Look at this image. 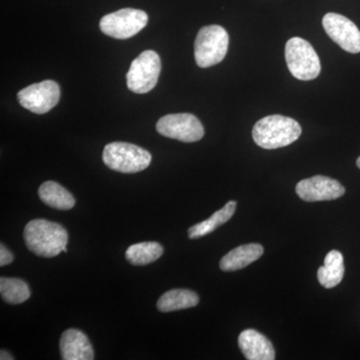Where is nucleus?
Masks as SVG:
<instances>
[{
  "mask_svg": "<svg viewBox=\"0 0 360 360\" xmlns=\"http://www.w3.org/2000/svg\"><path fill=\"white\" fill-rule=\"evenodd\" d=\"M40 200L44 205L58 210H70L75 207L72 194L56 181H46L39 189Z\"/></svg>",
  "mask_w": 360,
  "mask_h": 360,
  "instance_id": "obj_15",
  "label": "nucleus"
},
{
  "mask_svg": "<svg viewBox=\"0 0 360 360\" xmlns=\"http://www.w3.org/2000/svg\"><path fill=\"white\" fill-rule=\"evenodd\" d=\"M356 165H357V167H359L360 169V156L359 158H357Z\"/></svg>",
  "mask_w": 360,
  "mask_h": 360,
  "instance_id": "obj_23",
  "label": "nucleus"
},
{
  "mask_svg": "<svg viewBox=\"0 0 360 360\" xmlns=\"http://www.w3.org/2000/svg\"><path fill=\"white\" fill-rule=\"evenodd\" d=\"M60 98V87L53 80H44L30 85L18 94V103L25 110L37 115H44L51 110Z\"/></svg>",
  "mask_w": 360,
  "mask_h": 360,
  "instance_id": "obj_9",
  "label": "nucleus"
},
{
  "mask_svg": "<svg viewBox=\"0 0 360 360\" xmlns=\"http://www.w3.org/2000/svg\"><path fill=\"white\" fill-rule=\"evenodd\" d=\"M322 25L336 44L349 53L360 52V32L357 26L341 14L329 13L324 15Z\"/></svg>",
  "mask_w": 360,
  "mask_h": 360,
  "instance_id": "obj_10",
  "label": "nucleus"
},
{
  "mask_svg": "<svg viewBox=\"0 0 360 360\" xmlns=\"http://www.w3.org/2000/svg\"><path fill=\"white\" fill-rule=\"evenodd\" d=\"M0 359L1 360H13L14 357L11 354L6 352V350L2 349L0 352Z\"/></svg>",
  "mask_w": 360,
  "mask_h": 360,
  "instance_id": "obj_22",
  "label": "nucleus"
},
{
  "mask_svg": "<svg viewBox=\"0 0 360 360\" xmlns=\"http://www.w3.org/2000/svg\"><path fill=\"white\" fill-rule=\"evenodd\" d=\"M295 191L297 195L307 202L335 200L345 193V187L338 180L322 175L302 180Z\"/></svg>",
  "mask_w": 360,
  "mask_h": 360,
  "instance_id": "obj_11",
  "label": "nucleus"
},
{
  "mask_svg": "<svg viewBox=\"0 0 360 360\" xmlns=\"http://www.w3.org/2000/svg\"><path fill=\"white\" fill-rule=\"evenodd\" d=\"M63 360H92L94 352L91 343L82 331L70 328L65 330L59 341Z\"/></svg>",
  "mask_w": 360,
  "mask_h": 360,
  "instance_id": "obj_12",
  "label": "nucleus"
},
{
  "mask_svg": "<svg viewBox=\"0 0 360 360\" xmlns=\"http://www.w3.org/2000/svg\"><path fill=\"white\" fill-rule=\"evenodd\" d=\"M345 276V264L341 252L331 250L324 258L323 266L319 267L317 278L323 288H333L342 281Z\"/></svg>",
  "mask_w": 360,
  "mask_h": 360,
  "instance_id": "obj_16",
  "label": "nucleus"
},
{
  "mask_svg": "<svg viewBox=\"0 0 360 360\" xmlns=\"http://www.w3.org/2000/svg\"><path fill=\"white\" fill-rule=\"evenodd\" d=\"M229 33L222 26L208 25L201 28L194 42V58L201 68L219 65L229 49Z\"/></svg>",
  "mask_w": 360,
  "mask_h": 360,
  "instance_id": "obj_4",
  "label": "nucleus"
},
{
  "mask_svg": "<svg viewBox=\"0 0 360 360\" xmlns=\"http://www.w3.org/2000/svg\"><path fill=\"white\" fill-rule=\"evenodd\" d=\"M198 302H200V297L193 291L172 290L160 296L156 307L161 312H172L191 309V307H196Z\"/></svg>",
  "mask_w": 360,
  "mask_h": 360,
  "instance_id": "obj_17",
  "label": "nucleus"
},
{
  "mask_svg": "<svg viewBox=\"0 0 360 360\" xmlns=\"http://www.w3.org/2000/svg\"><path fill=\"white\" fill-rule=\"evenodd\" d=\"M285 59L291 75L303 82L314 79L321 73L319 56L312 45L300 37H293L285 45Z\"/></svg>",
  "mask_w": 360,
  "mask_h": 360,
  "instance_id": "obj_5",
  "label": "nucleus"
},
{
  "mask_svg": "<svg viewBox=\"0 0 360 360\" xmlns=\"http://www.w3.org/2000/svg\"><path fill=\"white\" fill-rule=\"evenodd\" d=\"M236 205H238L236 201H229V202L224 205V208L217 210L210 219L200 222V224L191 226V229H188L189 238L196 239L202 238V236L212 233V232L214 231L220 225L226 224V222L233 217L234 212H236Z\"/></svg>",
  "mask_w": 360,
  "mask_h": 360,
  "instance_id": "obj_18",
  "label": "nucleus"
},
{
  "mask_svg": "<svg viewBox=\"0 0 360 360\" xmlns=\"http://www.w3.org/2000/svg\"><path fill=\"white\" fill-rule=\"evenodd\" d=\"M264 255V248L258 243L243 245L229 251L220 260V269L224 271H236L257 262Z\"/></svg>",
  "mask_w": 360,
  "mask_h": 360,
  "instance_id": "obj_14",
  "label": "nucleus"
},
{
  "mask_svg": "<svg viewBox=\"0 0 360 360\" xmlns=\"http://www.w3.org/2000/svg\"><path fill=\"white\" fill-rule=\"evenodd\" d=\"M158 134L182 142L200 141L205 129L198 117L191 113H176L161 117L156 123Z\"/></svg>",
  "mask_w": 360,
  "mask_h": 360,
  "instance_id": "obj_8",
  "label": "nucleus"
},
{
  "mask_svg": "<svg viewBox=\"0 0 360 360\" xmlns=\"http://www.w3.org/2000/svg\"><path fill=\"white\" fill-rule=\"evenodd\" d=\"M13 262V255L4 245H0V266H6Z\"/></svg>",
  "mask_w": 360,
  "mask_h": 360,
  "instance_id": "obj_21",
  "label": "nucleus"
},
{
  "mask_svg": "<svg viewBox=\"0 0 360 360\" xmlns=\"http://www.w3.org/2000/svg\"><path fill=\"white\" fill-rule=\"evenodd\" d=\"M0 295L9 304H20L30 297V288L25 281L20 278H0Z\"/></svg>",
  "mask_w": 360,
  "mask_h": 360,
  "instance_id": "obj_20",
  "label": "nucleus"
},
{
  "mask_svg": "<svg viewBox=\"0 0 360 360\" xmlns=\"http://www.w3.org/2000/svg\"><path fill=\"white\" fill-rule=\"evenodd\" d=\"M104 165L122 174H136L149 167L151 155L146 149L127 143L112 142L103 149Z\"/></svg>",
  "mask_w": 360,
  "mask_h": 360,
  "instance_id": "obj_3",
  "label": "nucleus"
},
{
  "mask_svg": "<svg viewBox=\"0 0 360 360\" xmlns=\"http://www.w3.org/2000/svg\"><path fill=\"white\" fill-rule=\"evenodd\" d=\"M160 70V56L153 51L142 52L130 65L127 75V87L135 94H148L158 84Z\"/></svg>",
  "mask_w": 360,
  "mask_h": 360,
  "instance_id": "obj_6",
  "label": "nucleus"
},
{
  "mask_svg": "<svg viewBox=\"0 0 360 360\" xmlns=\"http://www.w3.org/2000/svg\"><path fill=\"white\" fill-rule=\"evenodd\" d=\"M302 127L292 118L269 115L257 122L252 129L253 141L264 149H276L290 146L302 135Z\"/></svg>",
  "mask_w": 360,
  "mask_h": 360,
  "instance_id": "obj_2",
  "label": "nucleus"
},
{
  "mask_svg": "<svg viewBox=\"0 0 360 360\" xmlns=\"http://www.w3.org/2000/svg\"><path fill=\"white\" fill-rule=\"evenodd\" d=\"M148 15L139 9L123 8L101 18V32L116 39H127L134 37L146 27Z\"/></svg>",
  "mask_w": 360,
  "mask_h": 360,
  "instance_id": "obj_7",
  "label": "nucleus"
},
{
  "mask_svg": "<svg viewBox=\"0 0 360 360\" xmlns=\"http://www.w3.org/2000/svg\"><path fill=\"white\" fill-rule=\"evenodd\" d=\"M26 248L40 257H58L68 252V233L63 225L46 219H33L23 232Z\"/></svg>",
  "mask_w": 360,
  "mask_h": 360,
  "instance_id": "obj_1",
  "label": "nucleus"
},
{
  "mask_svg": "<svg viewBox=\"0 0 360 360\" xmlns=\"http://www.w3.org/2000/svg\"><path fill=\"white\" fill-rule=\"evenodd\" d=\"M163 255V248L158 243H141L129 246L125 258L130 264L142 266L156 262Z\"/></svg>",
  "mask_w": 360,
  "mask_h": 360,
  "instance_id": "obj_19",
  "label": "nucleus"
},
{
  "mask_svg": "<svg viewBox=\"0 0 360 360\" xmlns=\"http://www.w3.org/2000/svg\"><path fill=\"white\" fill-rule=\"evenodd\" d=\"M238 345L246 359H276V352L269 338L253 329H246L240 333Z\"/></svg>",
  "mask_w": 360,
  "mask_h": 360,
  "instance_id": "obj_13",
  "label": "nucleus"
}]
</instances>
